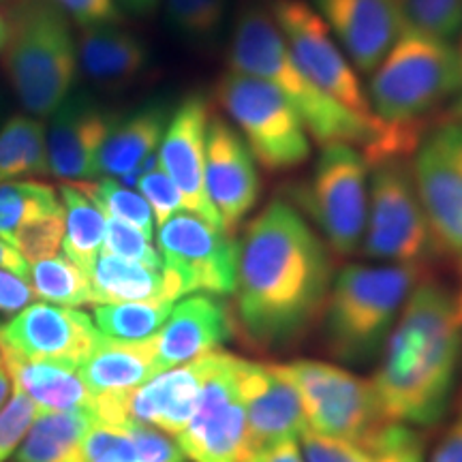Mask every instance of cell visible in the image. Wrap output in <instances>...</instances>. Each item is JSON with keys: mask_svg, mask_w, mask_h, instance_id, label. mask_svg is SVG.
Listing matches in <instances>:
<instances>
[{"mask_svg": "<svg viewBox=\"0 0 462 462\" xmlns=\"http://www.w3.org/2000/svg\"><path fill=\"white\" fill-rule=\"evenodd\" d=\"M79 71L106 90L135 84L150 67V50L142 37L116 24L86 26L78 34Z\"/></svg>", "mask_w": 462, "mask_h": 462, "instance_id": "cb8c5ba5", "label": "cell"}, {"mask_svg": "<svg viewBox=\"0 0 462 462\" xmlns=\"http://www.w3.org/2000/svg\"><path fill=\"white\" fill-rule=\"evenodd\" d=\"M240 364L242 357L225 351L206 356V374L198 407L178 435V443L189 460L245 462L248 458Z\"/></svg>", "mask_w": 462, "mask_h": 462, "instance_id": "4fadbf2b", "label": "cell"}, {"mask_svg": "<svg viewBox=\"0 0 462 462\" xmlns=\"http://www.w3.org/2000/svg\"><path fill=\"white\" fill-rule=\"evenodd\" d=\"M206 193L225 231L234 234L262 195L259 165L236 126L212 109L206 135Z\"/></svg>", "mask_w": 462, "mask_h": 462, "instance_id": "2e32d148", "label": "cell"}, {"mask_svg": "<svg viewBox=\"0 0 462 462\" xmlns=\"http://www.w3.org/2000/svg\"><path fill=\"white\" fill-rule=\"evenodd\" d=\"M92 306L120 302H148V300H170L178 302V293L165 270L148 268L101 253L88 273Z\"/></svg>", "mask_w": 462, "mask_h": 462, "instance_id": "4316f807", "label": "cell"}, {"mask_svg": "<svg viewBox=\"0 0 462 462\" xmlns=\"http://www.w3.org/2000/svg\"><path fill=\"white\" fill-rule=\"evenodd\" d=\"M285 371L298 388L309 430L317 435L371 449L379 432L390 424L373 381L317 360L291 362Z\"/></svg>", "mask_w": 462, "mask_h": 462, "instance_id": "9c48e42d", "label": "cell"}, {"mask_svg": "<svg viewBox=\"0 0 462 462\" xmlns=\"http://www.w3.org/2000/svg\"><path fill=\"white\" fill-rule=\"evenodd\" d=\"M84 454L86 462H140V446L133 435L131 421H92L84 437Z\"/></svg>", "mask_w": 462, "mask_h": 462, "instance_id": "74e56055", "label": "cell"}, {"mask_svg": "<svg viewBox=\"0 0 462 462\" xmlns=\"http://www.w3.org/2000/svg\"><path fill=\"white\" fill-rule=\"evenodd\" d=\"M206 356L159 373L126 394L95 396L92 415L103 424L140 421L178 437L198 407L206 374Z\"/></svg>", "mask_w": 462, "mask_h": 462, "instance_id": "9a60e30c", "label": "cell"}, {"mask_svg": "<svg viewBox=\"0 0 462 462\" xmlns=\"http://www.w3.org/2000/svg\"><path fill=\"white\" fill-rule=\"evenodd\" d=\"M360 248L371 259L411 265H426L439 253L407 159L371 165L366 229Z\"/></svg>", "mask_w": 462, "mask_h": 462, "instance_id": "ba28073f", "label": "cell"}, {"mask_svg": "<svg viewBox=\"0 0 462 462\" xmlns=\"http://www.w3.org/2000/svg\"><path fill=\"white\" fill-rule=\"evenodd\" d=\"M456 50H458V58H460V90H458V95L454 97V101L446 107V112H443V118L462 123V32L458 34V43H456Z\"/></svg>", "mask_w": 462, "mask_h": 462, "instance_id": "681fc988", "label": "cell"}, {"mask_svg": "<svg viewBox=\"0 0 462 462\" xmlns=\"http://www.w3.org/2000/svg\"><path fill=\"white\" fill-rule=\"evenodd\" d=\"M37 415L39 409L31 398L17 390L11 392L9 401L0 407V462L20 448Z\"/></svg>", "mask_w": 462, "mask_h": 462, "instance_id": "ab89813d", "label": "cell"}, {"mask_svg": "<svg viewBox=\"0 0 462 462\" xmlns=\"http://www.w3.org/2000/svg\"><path fill=\"white\" fill-rule=\"evenodd\" d=\"M300 452L304 462H374L368 449L343 439L317 435L313 430H306L300 437Z\"/></svg>", "mask_w": 462, "mask_h": 462, "instance_id": "7bdbcfd3", "label": "cell"}, {"mask_svg": "<svg viewBox=\"0 0 462 462\" xmlns=\"http://www.w3.org/2000/svg\"><path fill=\"white\" fill-rule=\"evenodd\" d=\"M426 265L349 263L334 276L326 306L328 345L340 360H373Z\"/></svg>", "mask_w": 462, "mask_h": 462, "instance_id": "8992f818", "label": "cell"}, {"mask_svg": "<svg viewBox=\"0 0 462 462\" xmlns=\"http://www.w3.org/2000/svg\"><path fill=\"white\" fill-rule=\"evenodd\" d=\"M173 304L176 302H170V300L97 304L95 326L103 337L112 340H123V343L146 340L163 328Z\"/></svg>", "mask_w": 462, "mask_h": 462, "instance_id": "1f68e13d", "label": "cell"}, {"mask_svg": "<svg viewBox=\"0 0 462 462\" xmlns=\"http://www.w3.org/2000/svg\"><path fill=\"white\" fill-rule=\"evenodd\" d=\"M298 67L345 109L374 123L360 73L323 17L306 0H262Z\"/></svg>", "mask_w": 462, "mask_h": 462, "instance_id": "8fae6325", "label": "cell"}, {"mask_svg": "<svg viewBox=\"0 0 462 462\" xmlns=\"http://www.w3.org/2000/svg\"><path fill=\"white\" fill-rule=\"evenodd\" d=\"M0 368H5V357H3V345H0Z\"/></svg>", "mask_w": 462, "mask_h": 462, "instance_id": "11a10c76", "label": "cell"}, {"mask_svg": "<svg viewBox=\"0 0 462 462\" xmlns=\"http://www.w3.org/2000/svg\"><path fill=\"white\" fill-rule=\"evenodd\" d=\"M215 103L262 170L291 171L310 159L313 143L302 118L273 84L227 69L215 84Z\"/></svg>", "mask_w": 462, "mask_h": 462, "instance_id": "52a82bcc", "label": "cell"}, {"mask_svg": "<svg viewBox=\"0 0 462 462\" xmlns=\"http://www.w3.org/2000/svg\"><path fill=\"white\" fill-rule=\"evenodd\" d=\"M3 357L14 390L31 398L39 411H95V396L84 383L79 368L73 364L26 360L5 345Z\"/></svg>", "mask_w": 462, "mask_h": 462, "instance_id": "d4e9b609", "label": "cell"}, {"mask_svg": "<svg viewBox=\"0 0 462 462\" xmlns=\"http://www.w3.org/2000/svg\"><path fill=\"white\" fill-rule=\"evenodd\" d=\"M92 421L88 411H39L17 448V462H86L84 437Z\"/></svg>", "mask_w": 462, "mask_h": 462, "instance_id": "83f0119b", "label": "cell"}, {"mask_svg": "<svg viewBox=\"0 0 462 462\" xmlns=\"http://www.w3.org/2000/svg\"><path fill=\"white\" fill-rule=\"evenodd\" d=\"M368 176L360 148L351 143L321 146L313 173L298 189L300 206L319 227L337 255H354L362 246L368 215Z\"/></svg>", "mask_w": 462, "mask_h": 462, "instance_id": "30bf717a", "label": "cell"}, {"mask_svg": "<svg viewBox=\"0 0 462 462\" xmlns=\"http://www.w3.org/2000/svg\"><path fill=\"white\" fill-rule=\"evenodd\" d=\"M409 165L439 253L462 262V123L441 116Z\"/></svg>", "mask_w": 462, "mask_h": 462, "instance_id": "5bb4252c", "label": "cell"}, {"mask_svg": "<svg viewBox=\"0 0 462 462\" xmlns=\"http://www.w3.org/2000/svg\"><path fill=\"white\" fill-rule=\"evenodd\" d=\"M157 245L163 270L180 298L189 293L229 296L236 291L240 245L229 231L180 210L159 225Z\"/></svg>", "mask_w": 462, "mask_h": 462, "instance_id": "7c38bea8", "label": "cell"}, {"mask_svg": "<svg viewBox=\"0 0 462 462\" xmlns=\"http://www.w3.org/2000/svg\"><path fill=\"white\" fill-rule=\"evenodd\" d=\"M462 360L454 293L421 279L383 343L373 385L390 421L430 426L446 413Z\"/></svg>", "mask_w": 462, "mask_h": 462, "instance_id": "7a4b0ae2", "label": "cell"}, {"mask_svg": "<svg viewBox=\"0 0 462 462\" xmlns=\"http://www.w3.org/2000/svg\"><path fill=\"white\" fill-rule=\"evenodd\" d=\"M65 206V240L62 255L71 259L86 274L101 255L106 240L107 217L86 190L75 182H65L58 189Z\"/></svg>", "mask_w": 462, "mask_h": 462, "instance_id": "f1b7e54d", "label": "cell"}, {"mask_svg": "<svg viewBox=\"0 0 462 462\" xmlns=\"http://www.w3.org/2000/svg\"><path fill=\"white\" fill-rule=\"evenodd\" d=\"M137 190L148 201L154 217V225H163L176 212L184 210L180 190L170 180V176L161 170L159 163L142 173V178L137 180Z\"/></svg>", "mask_w": 462, "mask_h": 462, "instance_id": "b9f144b4", "label": "cell"}, {"mask_svg": "<svg viewBox=\"0 0 462 462\" xmlns=\"http://www.w3.org/2000/svg\"><path fill=\"white\" fill-rule=\"evenodd\" d=\"M62 208L58 190L48 182L9 180L0 182V238L14 242L15 231L34 217Z\"/></svg>", "mask_w": 462, "mask_h": 462, "instance_id": "836d02e7", "label": "cell"}, {"mask_svg": "<svg viewBox=\"0 0 462 462\" xmlns=\"http://www.w3.org/2000/svg\"><path fill=\"white\" fill-rule=\"evenodd\" d=\"M65 240V206L51 210L48 215L34 217L15 231L11 246L26 262H39L58 255Z\"/></svg>", "mask_w": 462, "mask_h": 462, "instance_id": "8d00e7d4", "label": "cell"}, {"mask_svg": "<svg viewBox=\"0 0 462 462\" xmlns=\"http://www.w3.org/2000/svg\"><path fill=\"white\" fill-rule=\"evenodd\" d=\"M11 388H14V385H11L9 374L0 371V407H3V404L7 402V398L11 396Z\"/></svg>", "mask_w": 462, "mask_h": 462, "instance_id": "f5cc1de1", "label": "cell"}, {"mask_svg": "<svg viewBox=\"0 0 462 462\" xmlns=\"http://www.w3.org/2000/svg\"><path fill=\"white\" fill-rule=\"evenodd\" d=\"M0 268L28 281V270H31V263H28L26 259L9 245V242H5L3 238H0Z\"/></svg>", "mask_w": 462, "mask_h": 462, "instance_id": "c3c4849f", "label": "cell"}, {"mask_svg": "<svg viewBox=\"0 0 462 462\" xmlns=\"http://www.w3.org/2000/svg\"><path fill=\"white\" fill-rule=\"evenodd\" d=\"M409 26L435 37L452 39L462 32V0H396Z\"/></svg>", "mask_w": 462, "mask_h": 462, "instance_id": "d590c367", "label": "cell"}, {"mask_svg": "<svg viewBox=\"0 0 462 462\" xmlns=\"http://www.w3.org/2000/svg\"><path fill=\"white\" fill-rule=\"evenodd\" d=\"M0 3H3V0H0Z\"/></svg>", "mask_w": 462, "mask_h": 462, "instance_id": "9f6ffc18", "label": "cell"}, {"mask_svg": "<svg viewBox=\"0 0 462 462\" xmlns=\"http://www.w3.org/2000/svg\"><path fill=\"white\" fill-rule=\"evenodd\" d=\"M50 3L65 11L79 28L116 24L120 20L116 0H50Z\"/></svg>", "mask_w": 462, "mask_h": 462, "instance_id": "ee69618b", "label": "cell"}, {"mask_svg": "<svg viewBox=\"0 0 462 462\" xmlns=\"http://www.w3.org/2000/svg\"><path fill=\"white\" fill-rule=\"evenodd\" d=\"M454 304H456V315H458V321L462 326V262H460V285H458V293L454 296Z\"/></svg>", "mask_w": 462, "mask_h": 462, "instance_id": "db71d44e", "label": "cell"}, {"mask_svg": "<svg viewBox=\"0 0 462 462\" xmlns=\"http://www.w3.org/2000/svg\"><path fill=\"white\" fill-rule=\"evenodd\" d=\"M161 371L157 360V338L123 340L106 338L99 343L88 360L79 364V374L88 385L92 396H118L140 388Z\"/></svg>", "mask_w": 462, "mask_h": 462, "instance_id": "484cf974", "label": "cell"}, {"mask_svg": "<svg viewBox=\"0 0 462 462\" xmlns=\"http://www.w3.org/2000/svg\"><path fill=\"white\" fill-rule=\"evenodd\" d=\"M101 253L143 263L148 268H163V257H161L159 248L152 246V238H148L143 231L131 227V225L116 221L112 217H107L106 240H103Z\"/></svg>", "mask_w": 462, "mask_h": 462, "instance_id": "f35d334b", "label": "cell"}, {"mask_svg": "<svg viewBox=\"0 0 462 462\" xmlns=\"http://www.w3.org/2000/svg\"><path fill=\"white\" fill-rule=\"evenodd\" d=\"M103 334L84 310L32 302L0 328V343L26 360L67 362L79 368Z\"/></svg>", "mask_w": 462, "mask_h": 462, "instance_id": "e0dca14e", "label": "cell"}, {"mask_svg": "<svg viewBox=\"0 0 462 462\" xmlns=\"http://www.w3.org/2000/svg\"><path fill=\"white\" fill-rule=\"evenodd\" d=\"M430 462H462V401L452 426L437 446Z\"/></svg>", "mask_w": 462, "mask_h": 462, "instance_id": "bcb514c9", "label": "cell"}, {"mask_svg": "<svg viewBox=\"0 0 462 462\" xmlns=\"http://www.w3.org/2000/svg\"><path fill=\"white\" fill-rule=\"evenodd\" d=\"M170 116L171 109L165 103H150L123 118L118 116L97 157V176L137 187L142 173L159 163L157 152Z\"/></svg>", "mask_w": 462, "mask_h": 462, "instance_id": "603a6c76", "label": "cell"}, {"mask_svg": "<svg viewBox=\"0 0 462 462\" xmlns=\"http://www.w3.org/2000/svg\"><path fill=\"white\" fill-rule=\"evenodd\" d=\"M227 65L231 71L273 84L291 103L310 140L319 146L351 143L362 150L371 143L374 123L345 109L310 82L309 75L293 60L263 3H246L240 7L231 28Z\"/></svg>", "mask_w": 462, "mask_h": 462, "instance_id": "277c9868", "label": "cell"}, {"mask_svg": "<svg viewBox=\"0 0 462 462\" xmlns=\"http://www.w3.org/2000/svg\"><path fill=\"white\" fill-rule=\"evenodd\" d=\"M97 206L106 212V217H112L116 221H123L131 227L143 231L148 238H154V217L150 210L148 201L143 199L140 190L125 187L116 178H101V180L90 184H79Z\"/></svg>", "mask_w": 462, "mask_h": 462, "instance_id": "e575fe53", "label": "cell"}, {"mask_svg": "<svg viewBox=\"0 0 462 462\" xmlns=\"http://www.w3.org/2000/svg\"><path fill=\"white\" fill-rule=\"evenodd\" d=\"M238 245L234 293L245 330L270 346L300 337L330 293V246L285 199L270 201Z\"/></svg>", "mask_w": 462, "mask_h": 462, "instance_id": "6da1fadb", "label": "cell"}, {"mask_svg": "<svg viewBox=\"0 0 462 462\" xmlns=\"http://www.w3.org/2000/svg\"><path fill=\"white\" fill-rule=\"evenodd\" d=\"M368 452L374 462H424V439L409 424L390 421Z\"/></svg>", "mask_w": 462, "mask_h": 462, "instance_id": "60d3db41", "label": "cell"}, {"mask_svg": "<svg viewBox=\"0 0 462 462\" xmlns=\"http://www.w3.org/2000/svg\"><path fill=\"white\" fill-rule=\"evenodd\" d=\"M231 0H165L173 34L193 50H212L221 42Z\"/></svg>", "mask_w": 462, "mask_h": 462, "instance_id": "4dcf8cb0", "label": "cell"}, {"mask_svg": "<svg viewBox=\"0 0 462 462\" xmlns=\"http://www.w3.org/2000/svg\"><path fill=\"white\" fill-rule=\"evenodd\" d=\"M48 173V126L43 118L11 116L0 129V182Z\"/></svg>", "mask_w": 462, "mask_h": 462, "instance_id": "f546056e", "label": "cell"}, {"mask_svg": "<svg viewBox=\"0 0 462 462\" xmlns=\"http://www.w3.org/2000/svg\"><path fill=\"white\" fill-rule=\"evenodd\" d=\"M34 289L22 276L0 268V313L17 315L28 304H32Z\"/></svg>", "mask_w": 462, "mask_h": 462, "instance_id": "f6af8a7d", "label": "cell"}, {"mask_svg": "<svg viewBox=\"0 0 462 462\" xmlns=\"http://www.w3.org/2000/svg\"><path fill=\"white\" fill-rule=\"evenodd\" d=\"M310 5L360 75L377 69L407 24L396 0H313Z\"/></svg>", "mask_w": 462, "mask_h": 462, "instance_id": "44dd1931", "label": "cell"}, {"mask_svg": "<svg viewBox=\"0 0 462 462\" xmlns=\"http://www.w3.org/2000/svg\"><path fill=\"white\" fill-rule=\"evenodd\" d=\"M245 462H304V458L296 441H285L274 448L251 454Z\"/></svg>", "mask_w": 462, "mask_h": 462, "instance_id": "7dc6e473", "label": "cell"}, {"mask_svg": "<svg viewBox=\"0 0 462 462\" xmlns=\"http://www.w3.org/2000/svg\"><path fill=\"white\" fill-rule=\"evenodd\" d=\"M234 326L227 304L217 296H189L173 304L157 338V360L161 371L182 366L212 354L229 340Z\"/></svg>", "mask_w": 462, "mask_h": 462, "instance_id": "7402d4cb", "label": "cell"}, {"mask_svg": "<svg viewBox=\"0 0 462 462\" xmlns=\"http://www.w3.org/2000/svg\"><path fill=\"white\" fill-rule=\"evenodd\" d=\"M9 39V11H0V54H3L5 45Z\"/></svg>", "mask_w": 462, "mask_h": 462, "instance_id": "816d5d0a", "label": "cell"}, {"mask_svg": "<svg viewBox=\"0 0 462 462\" xmlns=\"http://www.w3.org/2000/svg\"><path fill=\"white\" fill-rule=\"evenodd\" d=\"M118 116L90 97H69L48 126L50 176L65 182L97 178V157Z\"/></svg>", "mask_w": 462, "mask_h": 462, "instance_id": "ffe728a7", "label": "cell"}, {"mask_svg": "<svg viewBox=\"0 0 462 462\" xmlns=\"http://www.w3.org/2000/svg\"><path fill=\"white\" fill-rule=\"evenodd\" d=\"M3 65L11 88L34 118H48L71 97L78 79V34L50 0H17L9 11Z\"/></svg>", "mask_w": 462, "mask_h": 462, "instance_id": "5b68a950", "label": "cell"}, {"mask_svg": "<svg viewBox=\"0 0 462 462\" xmlns=\"http://www.w3.org/2000/svg\"><path fill=\"white\" fill-rule=\"evenodd\" d=\"M240 390L246 409L248 456L296 441L309 430L298 388L285 366L242 360Z\"/></svg>", "mask_w": 462, "mask_h": 462, "instance_id": "ac0fdd59", "label": "cell"}, {"mask_svg": "<svg viewBox=\"0 0 462 462\" xmlns=\"http://www.w3.org/2000/svg\"><path fill=\"white\" fill-rule=\"evenodd\" d=\"M28 282L34 289V296L50 304L67 309L92 304L88 274L65 255L34 262L28 270Z\"/></svg>", "mask_w": 462, "mask_h": 462, "instance_id": "d6a6232c", "label": "cell"}, {"mask_svg": "<svg viewBox=\"0 0 462 462\" xmlns=\"http://www.w3.org/2000/svg\"><path fill=\"white\" fill-rule=\"evenodd\" d=\"M159 3L161 0H116V5H120V7L131 11V14H135V15L152 14V11L157 9Z\"/></svg>", "mask_w": 462, "mask_h": 462, "instance_id": "f907efd6", "label": "cell"}, {"mask_svg": "<svg viewBox=\"0 0 462 462\" xmlns=\"http://www.w3.org/2000/svg\"><path fill=\"white\" fill-rule=\"evenodd\" d=\"M212 106L199 92H190L171 109L159 146V165L180 190L184 210L223 227L206 193V135Z\"/></svg>", "mask_w": 462, "mask_h": 462, "instance_id": "d6986e66", "label": "cell"}, {"mask_svg": "<svg viewBox=\"0 0 462 462\" xmlns=\"http://www.w3.org/2000/svg\"><path fill=\"white\" fill-rule=\"evenodd\" d=\"M458 90L460 58L456 45L404 24L371 73L366 88L374 120L373 140L360 150L366 163L413 157Z\"/></svg>", "mask_w": 462, "mask_h": 462, "instance_id": "3957f363", "label": "cell"}]
</instances>
